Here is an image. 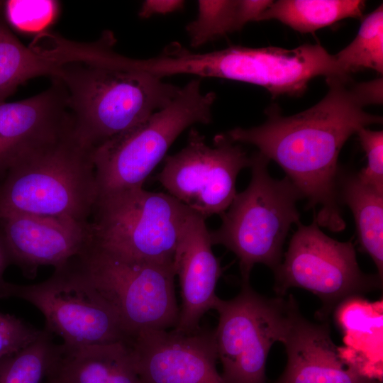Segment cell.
Wrapping results in <instances>:
<instances>
[{
  "label": "cell",
  "mask_w": 383,
  "mask_h": 383,
  "mask_svg": "<svg viewBox=\"0 0 383 383\" xmlns=\"http://www.w3.org/2000/svg\"><path fill=\"white\" fill-rule=\"evenodd\" d=\"M328 91L310 109L287 117L270 111L263 124L235 128L226 135L233 143L255 145L277 162L307 199L319 227L345 229L338 199V160L347 140L362 128L382 123V118L365 111L382 103V78L355 83L350 75L326 78Z\"/></svg>",
  "instance_id": "6da1fadb"
},
{
  "label": "cell",
  "mask_w": 383,
  "mask_h": 383,
  "mask_svg": "<svg viewBox=\"0 0 383 383\" xmlns=\"http://www.w3.org/2000/svg\"><path fill=\"white\" fill-rule=\"evenodd\" d=\"M114 43L106 32L51 77L66 90L75 135L92 150L165 108L181 88L130 66Z\"/></svg>",
  "instance_id": "7a4b0ae2"
},
{
  "label": "cell",
  "mask_w": 383,
  "mask_h": 383,
  "mask_svg": "<svg viewBox=\"0 0 383 383\" xmlns=\"http://www.w3.org/2000/svg\"><path fill=\"white\" fill-rule=\"evenodd\" d=\"M97 197L92 150L72 129L9 169L0 182V218L32 214L87 222Z\"/></svg>",
  "instance_id": "3957f363"
},
{
  "label": "cell",
  "mask_w": 383,
  "mask_h": 383,
  "mask_svg": "<svg viewBox=\"0 0 383 383\" xmlns=\"http://www.w3.org/2000/svg\"><path fill=\"white\" fill-rule=\"evenodd\" d=\"M269 161L260 152L251 157L249 185L220 215V227L209 231L212 245H221L238 258L242 283L249 282L257 263L273 272L279 266L289 229L300 223L296 203L301 195L287 177H271Z\"/></svg>",
  "instance_id": "277c9868"
},
{
  "label": "cell",
  "mask_w": 383,
  "mask_h": 383,
  "mask_svg": "<svg viewBox=\"0 0 383 383\" xmlns=\"http://www.w3.org/2000/svg\"><path fill=\"white\" fill-rule=\"evenodd\" d=\"M215 99V93H203L200 79H194L181 87L165 108L94 149L98 196L143 187L146 178L185 129L195 123L211 122Z\"/></svg>",
  "instance_id": "5b68a950"
},
{
  "label": "cell",
  "mask_w": 383,
  "mask_h": 383,
  "mask_svg": "<svg viewBox=\"0 0 383 383\" xmlns=\"http://www.w3.org/2000/svg\"><path fill=\"white\" fill-rule=\"evenodd\" d=\"M72 261L118 316L131 339L177 323L173 262L133 260L91 243Z\"/></svg>",
  "instance_id": "8992f818"
},
{
  "label": "cell",
  "mask_w": 383,
  "mask_h": 383,
  "mask_svg": "<svg viewBox=\"0 0 383 383\" xmlns=\"http://www.w3.org/2000/svg\"><path fill=\"white\" fill-rule=\"evenodd\" d=\"M191 211L169 194L143 187L101 195L89 220L92 243L129 259L172 262Z\"/></svg>",
  "instance_id": "52a82bcc"
},
{
  "label": "cell",
  "mask_w": 383,
  "mask_h": 383,
  "mask_svg": "<svg viewBox=\"0 0 383 383\" xmlns=\"http://www.w3.org/2000/svg\"><path fill=\"white\" fill-rule=\"evenodd\" d=\"M29 302L43 314L45 329L65 345L79 347L130 341L118 316L70 260L46 280L34 284L4 281L0 298Z\"/></svg>",
  "instance_id": "ba28073f"
},
{
  "label": "cell",
  "mask_w": 383,
  "mask_h": 383,
  "mask_svg": "<svg viewBox=\"0 0 383 383\" xmlns=\"http://www.w3.org/2000/svg\"><path fill=\"white\" fill-rule=\"evenodd\" d=\"M297 226L284 262L274 271L277 295H284L292 287L312 292L322 301L318 314L323 320L345 300L382 287L378 274L360 269L351 242L330 238L314 218L310 225Z\"/></svg>",
  "instance_id": "9c48e42d"
},
{
  "label": "cell",
  "mask_w": 383,
  "mask_h": 383,
  "mask_svg": "<svg viewBox=\"0 0 383 383\" xmlns=\"http://www.w3.org/2000/svg\"><path fill=\"white\" fill-rule=\"evenodd\" d=\"M294 299L266 298L249 282L242 283L233 299H217L213 309L218 322L213 335L226 383H265L269 352L284 336Z\"/></svg>",
  "instance_id": "30bf717a"
},
{
  "label": "cell",
  "mask_w": 383,
  "mask_h": 383,
  "mask_svg": "<svg viewBox=\"0 0 383 383\" xmlns=\"http://www.w3.org/2000/svg\"><path fill=\"white\" fill-rule=\"evenodd\" d=\"M189 74L256 84L274 97L299 96L313 77L348 75L334 56L319 44L288 50L277 47L231 46L208 52H192L186 60Z\"/></svg>",
  "instance_id": "8fae6325"
},
{
  "label": "cell",
  "mask_w": 383,
  "mask_h": 383,
  "mask_svg": "<svg viewBox=\"0 0 383 383\" xmlns=\"http://www.w3.org/2000/svg\"><path fill=\"white\" fill-rule=\"evenodd\" d=\"M213 147L192 128L186 146L165 157L156 179L168 194L204 219L221 215L236 193L238 173L251 165V157L226 134L217 135Z\"/></svg>",
  "instance_id": "7c38bea8"
},
{
  "label": "cell",
  "mask_w": 383,
  "mask_h": 383,
  "mask_svg": "<svg viewBox=\"0 0 383 383\" xmlns=\"http://www.w3.org/2000/svg\"><path fill=\"white\" fill-rule=\"evenodd\" d=\"M129 345L143 383H226L216 367L213 331H148Z\"/></svg>",
  "instance_id": "4fadbf2b"
},
{
  "label": "cell",
  "mask_w": 383,
  "mask_h": 383,
  "mask_svg": "<svg viewBox=\"0 0 383 383\" xmlns=\"http://www.w3.org/2000/svg\"><path fill=\"white\" fill-rule=\"evenodd\" d=\"M0 231L12 264L28 278L40 266L65 265L92 241L90 221L61 216L11 214L0 218Z\"/></svg>",
  "instance_id": "5bb4252c"
},
{
  "label": "cell",
  "mask_w": 383,
  "mask_h": 383,
  "mask_svg": "<svg viewBox=\"0 0 383 383\" xmlns=\"http://www.w3.org/2000/svg\"><path fill=\"white\" fill-rule=\"evenodd\" d=\"M49 87L16 102L0 103V178L23 156L73 129L62 84L51 78Z\"/></svg>",
  "instance_id": "9a60e30c"
},
{
  "label": "cell",
  "mask_w": 383,
  "mask_h": 383,
  "mask_svg": "<svg viewBox=\"0 0 383 383\" xmlns=\"http://www.w3.org/2000/svg\"><path fill=\"white\" fill-rule=\"evenodd\" d=\"M287 355L283 374L274 383H372L359 373L343 348L332 340L327 322L312 323L293 301L282 342Z\"/></svg>",
  "instance_id": "2e32d148"
},
{
  "label": "cell",
  "mask_w": 383,
  "mask_h": 383,
  "mask_svg": "<svg viewBox=\"0 0 383 383\" xmlns=\"http://www.w3.org/2000/svg\"><path fill=\"white\" fill-rule=\"evenodd\" d=\"M205 220L195 212H189L173 258L182 299L179 319L172 329L179 333L199 329L201 318L213 309L218 299L216 287L222 269L212 251Z\"/></svg>",
  "instance_id": "e0dca14e"
},
{
  "label": "cell",
  "mask_w": 383,
  "mask_h": 383,
  "mask_svg": "<svg viewBox=\"0 0 383 383\" xmlns=\"http://www.w3.org/2000/svg\"><path fill=\"white\" fill-rule=\"evenodd\" d=\"M47 377L56 383H143L129 341L79 347L56 345Z\"/></svg>",
  "instance_id": "ac0fdd59"
},
{
  "label": "cell",
  "mask_w": 383,
  "mask_h": 383,
  "mask_svg": "<svg viewBox=\"0 0 383 383\" xmlns=\"http://www.w3.org/2000/svg\"><path fill=\"white\" fill-rule=\"evenodd\" d=\"M340 204L351 210L362 250L374 262L378 275L383 274V194L365 183L354 172H340L338 183Z\"/></svg>",
  "instance_id": "d6986e66"
},
{
  "label": "cell",
  "mask_w": 383,
  "mask_h": 383,
  "mask_svg": "<svg viewBox=\"0 0 383 383\" xmlns=\"http://www.w3.org/2000/svg\"><path fill=\"white\" fill-rule=\"evenodd\" d=\"M58 62L42 50L24 45L11 31L0 1V103L19 85L40 76L54 75Z\"/></svg>",
  "instance_id": "ffe728a7"
},
{
  "label": "cell",
  "mask_w": 383,
  "mask_h": 383,
  "mask_svg": "<svg viewBox=\"0 0 383 383\" xmlns=\"http://www.w3.org/2000/svg\"><path fill=\"white\" fill-rule=\"evenodd\" d=\"M365 2L360 0H279L258 21L277 20L301 33H312L347 18H361Z\"/></svg>",
  "instance_id": "44dd1931"
},
{
  "label": "cell",
  "mask_w": 383,
  "mask_h": 383,
  "mask_svg": "<svg viewBox=\"0 0 383 383\" xmlns=\"http://www.w3.org/2000/svg\"><path fill=\"white\" fill-rule=\"evenodd\" d=\"M382 302L370 303L356 296L350 298L336 310V317L345 335V343L351 350L355 359L365 370L379 372L382 370V364L376 361L369 352V345L378 351L379 349L372 343H382Z\"/></svg>",
  "instance_id": "7402d4cb"
},
{
  "label": "cell",
  "mask_w": 383,
  "mask_h": 383,
  "mask_svg": "<svg viewBox=\"0 0 383 383\" xmlns=\"http://www.w3.org/2000/svg\"><path fill=\"white\" fill-rule=\"evenodd\" d=\"M333 56L339 67L348 75L364 69L382 74V4L363 18L354 40Z\"/></svg>",
  "instance_id": "603a6c76"
},
{
  "label": "cell",
  "mask_w": 383,
  "mask_h": 383,
  "mask_svg": "<svg viewBox=\"0 0 383 383\" xmlns=\"http://www.w3.org/2000/svg\"><path fill=\"white\" fill-rule=\"evenodd\" d=\"M197 4V16L186 27L193 47L239 30L248 23L242 0H200Z\"/></svg>",
  "instance_id": "cb8c5ba5"
},
{
  "label": "cell",
  "mask_w": 383,
  "mask_h": 383,
  "mask_svg": "<svg viewBox=\"0 0 383 383\" xmlns=\"http://www.w3.org/2000/svg\"><path fill=\"white\" fill-rule=\"evenodd\" d=\"M43 330L33 343L0 360V383H40L52 363L55 346Z\"/></svg>",
  "instance_id": "d4e9b609"
},
{
  "label": "cell",
  "mask_w": 383,
  "mask_h": 383,
  "mask_svg": "<svg viewBox=\"0 0 383 383\" xmlns=\"http://www.w3.org/2000/svg\"><path fill=\"white\" fill-rule=\"evenodd\" d=\"M59 3L50 0L3 1L6 23L26 33H41L53 24L59 13Z\"/></svg>",
  "instance_id": "484cf974"
},
{
  "label": "cell",
  "mask_w": 383,
  "mask_h": 383,
  "mask_svg": "<svg viewBox=\"0 0 383 383\" xmlns=\"http://www.w3.org/2000/svg\"><path fill=\"white\" fill-rule=\"evenodd\" d=\"M357 134L367 160V166L357 174L365 183L383 194V132L362 128Z\"/></svg>",
  "instance_id": "4316f807"
},
{
  "label": "cell",
  "mask_w": 383,
  "mask_h": 383,
  "mask_svg": "<svg viewBox=\"0 0 383 383\" xmlns=\"http://www.w3.org/2000/svg\"><path fill=\"white\" fill-rule=\"evenodd\" d=\"M43 331L13 315L0 311V360L24 348Z\"/></svg>",
  "instance_id": "83f0119b"
},
{
  "label": "cell",
  "mask_w": 383,
  "mask_h": 383,
  "mask_svg": "<svg viewBox=\"0 0 383 383\" xmlns=\"http://www.w3.org/2000/svg\"><path fill=\"white\" fill-rule=\"evenodd\" d=\"M181 0H147L142 4L138 15L148 18L155 15H165L179 11L184 7Z\"/></svg>",
  "instance_id": "f1b7e54d"
},
{
  "label": "cell",
  "mask_w": 383,
  "mask_h": 383,
  "mask_svg": "<svg viewBox=\"0 0 383 383\" xmlns=\"http://www.w3.org/2000/svg\"><path fill=\"white\" fill-rule=\"evenodd\" d=\"M12 264L10 252L0 231V287L5 281L4 274L9 265Z\"/></svg>",
  "instance_id": "f546056e"
},
{
  "label": "cell",
  "mask_w": 383,
  "mask_h": 383,
  "mask_svg": "<svg viewBox=\"0 0 383 383\" xmlns=\"http://www.w3.org/2000/svg\"><path fill=\"white\" fill-rule=\"evenodd\" d=\"M372 383H382V381L375 380Z\"/></svg>",
  "instance_id": "4dcf8cb0"
},
{
  "label": "cell",
  "mask_w": 383,
  "mask_h": 383,
  "mask_svg": "<svg viewBox=\"0 0 383 383\" xmlns=\"http://www.w3.org/2000/svg\"><path fill=\"white\" fill-rule=\"evenodd\" d=\"M48 383H56V382L48 379Z\"/></svg>",
  "instance_id": "1f68e13d"
},
{
  "label": "cell",
  "mask_w": 383,
  "mask_h": 383,
  "mask_svg": "<svg viewBox=\"0 0 383 383\" xmlns=\"http://www.w3.org/2000/svg\"><path fill=\"white\" fill-rule=\"evenodd\" d=\"M0 181H1V179H0Z\"/></svg>",
  "instance_id": "d6a6232c"
}]
</instances>
